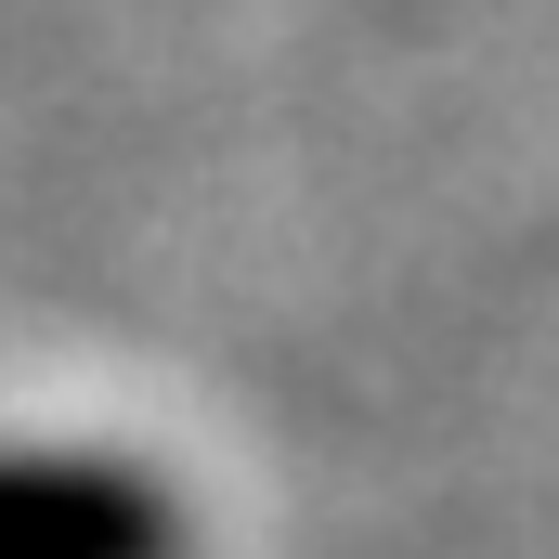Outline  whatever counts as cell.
<instances>
[{
  "instance_id": "1",
  "label": "cell",
  "mask_w": 559,
  "mask_h": 559,
  "mask_svg": "<svg viewBox=\"0 0 559 559\" xmlns=\"http://www.w3.org/2000/svg\"><path fill=\"white\" fill-rule=\"evenodd\" d=\"M0 559H182V495L118 455H0Z\"/></svg>"
}]
</instances>
